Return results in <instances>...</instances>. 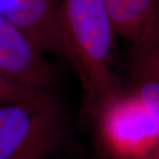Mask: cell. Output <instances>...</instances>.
Wrapping results in <instances>:
<instances>
[{
  "mask_svg": "<svg viewBox=\"0 0 159 159\" xmlns=\"http://www.w3.org/2000/svg\"><path fill=\"white\" fill-rule=\"evenodd\" d=\"M66 58L79 78L81 111L88 119L121 87L114 71L116 31L102 0H58Z\"/></svg>",
  "mask_w": 159,
  "mask_h": 159,
  "instance_id": "cell-1",
  "label": "cell"
},
{
  "mask_svg": "<svg viewBox=\"0 0 159 159\" xmlns=\"http://www.w3.org/2000/svg\"><path fill=\"white\" fill-rule=\"evenodd\" d=\"M68 134L67 116L56 97L0 103V159H57Z\"/></svg>",
  "mask_w": 159,
  "mask_h": 159,
  "instance_id": "cell-2",
  "label": "cell"
},
{
  "mask_svg": "<svg viewBox=\"0 0 159 159\" xmlns=\"http://www.w3.org/2000/svg\"><path fill=\"white\" fill-rule=\"evenodd\" d=\"M88 119L111 159H147L159 145V121L122 86L104 97Z\"/></svg>",
  "mask_w": 159,
  "mask_h": 159,
  "instance_id": "cell-3",
  "label": "cell"
},
{
  "mask_svg": "<svg viewBox=\"0 0 159 159\" xmlns=\"http://www.w3.org/2000/svg\"><path fill=\"white\" fill-rule=\"evenodd\" d=\"M0 72L13 84L34 93L55 96V67L33 43L0 15Z\"/></svg>",
  "mask_w": 159,
  "mask_h": 159,
  "instance_id": "cell-4",
  "label": "cell"
},
{
  "mask_svg": "<svg viewBox=\"0 0 159 159\" xmlns=\"http://www.w3.org/2000/svg\"><path fill=\"white\" fill-rule=\"evenodd\" d=\"M0 15L44 55L66 59L58 0H0Z\"/></svg>",
  "mask_w": 159,
  "mask_h": 159,
  "instance_id": "cell-5",
  "label": "cell"
},
{
  "mask_svg": "<svg viewBox=\"0 0 159 159\" xmlns=\"http://www.w3.org/2000/svg\"><path fill=\"white\" fill-rule=\"evenodd\" d=\"M117 34L132 47H159V0H102Z\"/></svg>",
  "mask_w": 159,
  "mask_h": 159,
  "instance_id": "cell-6",
  "label": "cell"
},
{
  "mask_svg": "<svg viewBox=\"0 0 159 159\" xmlns=\"http://www.w3.org/2000/svg\"><path fill=\"white\" fill-rule=\"evenodd\" d=\"M159 48V47H158ZM132 47L127 60V90L159 121V49Z\"/></svg>",
  "mask_w": 159,
  "mask_h": 159,
  "instance_id": "cell-7",
  "label": "cell"
},
{
  "mask_svg": "<svg viewBox=\"0 0 159 159\" xmlns=\"http://www.w3.org/2000/svg\"><path fill=\"white\" fill-rule=\"evenodd\" d=\"M39 96H49L34 93L13 84L0 72V103L16 100L29 99ZM53 97V96H52Z\"/></svg>",
  "mask_w": 159,
  "mask_h": 159,
  "instance_id": "cell-8",
  "label": "cell"
},
{
  "mask_svg": "<svg viewBox=\"0 0 159 159\" xmlns=\"http://www.w3.org/2000/svg\"><path fill=\"white\" fill-rule=\"evenodd\" d=\"M147 159H159V145L151 152Z\"/></svg>",
  "mask_w": 159,
  "mask_h": 159,
  "instance_id": "cell-9",
  "label": "cell"
},
{
  "mask_svg": "<svg viewBox=\"0 0 159 159\" xmlns=\"http://www.w3.org/2000/svg\"><path fill=\"white\" fill-rule=\"evenodd\" d=\"M158 49H159V48H158Z\"/></svg>",
  "mask_w": 159,
  "mask_h": 159,
  "instance_id": "cell-10",
  "label": "cell"
}]
</instances>
